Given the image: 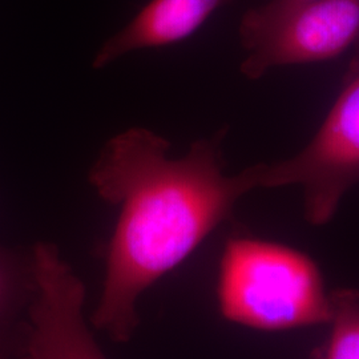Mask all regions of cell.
Returning <instances> with one entry per match:
<instances>
[{
	"instance_id": "1",
	"label": "cell",
	"mask_w": 359,
	"mask_h": 359,
	"mask_svg": "<svg viewBox=\"0 0 359 359\" xmlns=\"http://www.w3.org/2000/svg\"><path fill=\"white\" fill-rule=\"evenodd\" d=\"M224 136L196 142L184 157L172 160L164 137L130 128L107 142L90 167L92 187L120 206L92 318L117 342H127L135 332L142 292L191 256L243 196L258 189L255 165L225 175Z\"/></svg>"
},
{
	"instance_id": "2",
	"label": "cell",
	"mask_w": 359,
	"mask_h": 359,
	"mask_svg": "<svg viewBox=\"0 0 359 359\" xmlns=\"http://www.w3.org/2000/svg\"><path fill=\"white\" fill-rule=\"evenodd\" d=\"M221 314L246 327L278 332L329 323L332 293L304 252L259 238H231L219 261Z\"/></svg>"
},
{
	"instance_id": "3",
	"label": "cell",
	"mask_w": 359,
	"mask_h": 359,
	"mask_svg": "<svg viewBox=\"0 0 359 359\" xmlns=\"http://www.w3.org/2000/svg\"><path fill=\"white\" fill-rule=\"evenodd\" d=\"M241 72L252 80L283 65L338 59L359 43V0H269L245 13Z\"/></svg>"
},
{
	"instance_id": "4",
	"label": "cell",
	"mask_w": 359,
	"mask_h": 359,
	"mask_svg": "<svg viewBox=\"0 0 359 359\" xmlns=\"http://www.w3.org/2000/svg\"><path fill=\"white\" fill-rule=\"evenodd\" d=\"M255 169L258 188L302 189L309 224L330 222L344 196L359 182V43L339 93L313 139L292 157Z\"/></svg>"
},
{
	"instance_id": "5",
	"label": "cell",
	"mask_w": 359,
	"mask_h": 359,
	"mask_svg": "<svg viewBox=\"0 0 359 359\" xmlns=\"http://www.w3.org/2000/svg\"><path fill=\"white\" fill-rule=\"evenodd\" d=\"M34 301L25 354L19 359H107L83 316L84 283L53 244L39 243L31 257Z\"/></svg>"
},
{
	"instance_id": "6",
	"label": "cell",
	"mask_w": 359,
	"mask_h": 359,
	"mask_svg": "<svg viewBox=\"0 0 359 359\" xmlns=\"http://www.w3.org/2000/svg\"><path fill=\"white\" fill-rule=\"evenodd\" d=\"M234 0H151L127 26L108 39L93 57L102 69L130 52L180 43Z\"/></svg>"
},
{
	"instance_id": "7",
	"label": "cell",
	"mask_w": 359,
	"mask_h": 359,
	"mask_svg": "<svg viewBox=\"0 0 359 359\" xmlns=\"http://www.w3.org/2000/svg\"><path fill=\"white\" fill-rule=\"evenodd\" d=\"M332 330L322 359H359V292L342 289L332 293Z\"/></svg>"
},
{
	"instance_id": "8",
	"label": "cell",
	"mask_w": 359,
	"mask_h": 359,
	"mask_svg": "<svg viewBox=\"0 0 359 359\" xmlns=\"http://www.w3.org/2000/svg\"><path fill=\"white\" fill-rule=\"evenodd\" d=\"M34 292L31 259L23 265L18 257L0 248V329L15 316L25 295Z\"/></svg>"
},
{
	"instance_id": "9",
	"label": "cell",
	"mask_w": 359,
	"mask_h": 359,
	"mask_svg": "<svg viewBox=\"0 0 359 359\" xmlns=\"http://www.w3.org/2000/svg\"><path fill=\"white\" fill-rule=\"evenodd\" d=\"M0 359H1V357H0Z\"/></svg>"
}]
</instances>
